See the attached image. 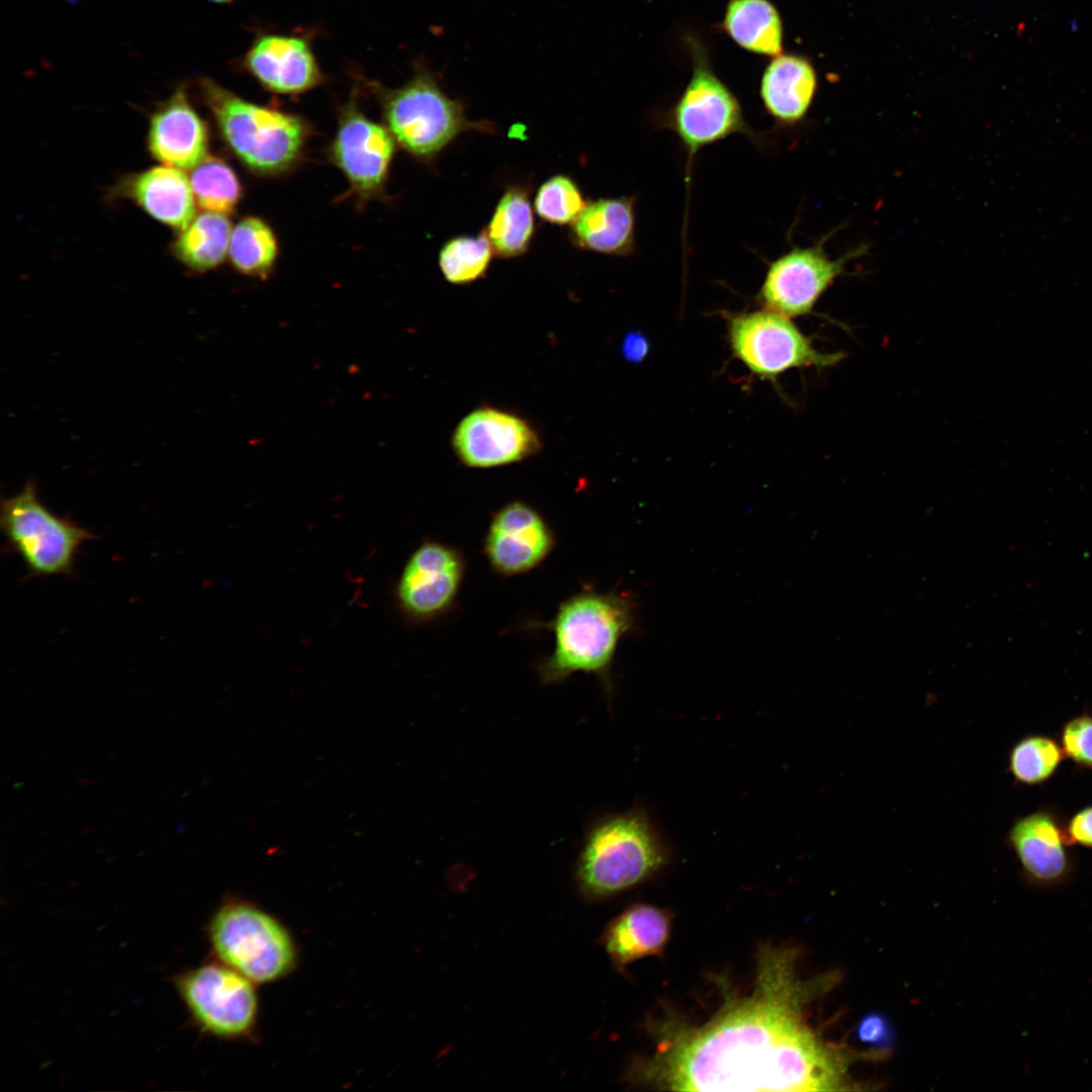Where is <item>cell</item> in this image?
Listing matches in <instances>:
<instances>
[{"mask_svg": "<svg viewBox=\"0 0 1092 1092\" xmlns=\"http://www.w3.org/2000/svg\"><path fill=\"white\" fill-rule=\"evenodd\" d=\"M811 988L796 978L794 953L762 948L753 993L702 1027L670 1032L642 1076L676 1091L834 1089L838 1060L802 1017Z\"/></svg>", "mask_w": 1092, "mask_h": 1092, "instance_id": "1", "label": "cell"}, {"mask_svg": "<svg viewBox=\"0 0 1092 1092\" xmlns=\"http://www.w3.org/2000/svg\"><path fill=\"white\" fill-rule=\"evenodd\" d=\"M636 622L637 606L628 594L588 589L572 596L548 624L555 644L538 666L540 679L551 685L582 671L598 676L610 691L617 647Z\"/></svg>", "mask_w": 1092, "mask_h": 1092, "instance_id": "2", "label": "cell"}, {"mask_svg": "<svg viewBox=\"0 0 1092 1092\" xmlns=\"http://www.w3.org/2000/svg\"><path fill=\"white\" fill-rule=\"evenodd\" d=\"M669 853L646 811L640 807L603 818L586 834L575 878L588 898H603L645 881Z\"/></svg>", "mask_w": 1092, "mask_h": 1092, "instance_id": "3", "label": "cell"}, {"mask_svg": "<svg viewBox=\"0 0 1092 1092\" xmlns=\"http://www.w3.org/2000/svg\"><path fill=\"white\" fill-rule=\"evenodd\" d=\"M199 87L221 135L247 167L275 174L297 161L306 140L299 117L248 102L210 79H201Z\"/></svg>", "mask_w": 1092, "mask_h": 1092, "instance_id": "4", "label": "cell"}, {"mask_svg": "<svg viewBox=\"0 0 1092 1092\" xmlns=\"http://www.w3.org/2000/svg\"><path fill=\"white\" fill-rule=\"evenodd\" d=\"M682 40L690 55L692 75L662 121L685 148L687 171H690L702 148L734 133L754 138L738 98L716 74L703 39L695 33H686Z\"/></svg>", "mask_w": 1092, "mask_h": 1092, "instance_id": "5", "label": "cell"}, {"mask_svg": "<svg viewBox=\"0 0 1092 1092\" xmlns=\"http://www.w3.org/2000/svg\"><path fill=\"white\" fill-rule=\"evenodd\" d=\"M383 115L394 141L422 160L435 158L463 131H493L488 121L469 120L464 105L450 98L435 75L423 67L384 96Z\"/></svg>", "mask_w": 1092, "mask_h": 1092, "instance_id": "6", "label": "cell"}, {"mask_svg": "<svg viewBox=\"0 0 1092 1092\" xmlns=\"http://www.w3.org/2000/svg\"><path fill=\"white\" fill-rule=\"evenodd\" d=\"M0 518L9 550L22 559L31 576L72 575L81 547L95 539L88 529L51 512L32 481L3 499Z\"/></svg>", "mask_w": 1092, "mask_h": 1092, "instance_id": "7", "label": "cell"}, {"mask_svg": "<svg viewBox=\"0 0 1092 1092\" xmlns=\"http://www.w3.org/2000/svg\"><path fill=\"white\" fill-rule=\"evenodd\" d=\"M209 937L220 961L252 982L276 980L294 963V946L285 928L245 903H228L218 909Z\"/></svg>", "mask_w": 1092, "mask_h": 1092, "instance_id": "8", "label": "cell"}, {"mask_svg": "<svg viewBox=\"0 0 1092 1092\" xmlns=\"http://www.w3.org/2000/svg\"><path fill=\"white\" fill-rule=\"evenodd\" d=\"M727 332L733 356L762 379L774 381L795 368H828L845 356L818 351L792 318L764 308L729 315Z\"/></svg>", "mask_w": 1092, "mask_h": 1092, "instance_id": "9", "label": "cell"}, {"mask_svg": "<svg viewBox=\"0 0 1092 1092\" xmlns=\"http://www.w3.org/2000/svg\"><path fill=\"white\" fill-rule=\"evenodd\" d=\"M829 236L812 247L793 248L769 264L756 296L764 309L789 318L810 313L846 263L866 251L861 246L832 260L824 251Z\"/></svg>", "mask_w": 1092, "mask_h": 1092, "instance_id": "10", "label": "cell"}, {"mask_svg": "<svg viewBox=\"0 0 1092 1092\" xmlns=\"http://www.w3.org/2000/svg\"><path fill=\"white\" fill-rule=\"evenodd\" d=\"M251 982L225 964H205L180 976L177 987L202 1029L236 1037L247 1033L256 1019L257 997Z\"/></svg>", "mask_w": 1092, "mask_h": 1092, "instance_id": "11", "label": "cell"}, {"mask_svg": "<svg viewBox=\"0 0 1092 1092\" xmlns=\"http://www.w3.org/2000/svg\"><path fill=\"white\" fill-rule=\"evenodd\" d=\"M452 445L464 465L490 468L534 455L540 450L541 441L524 419L497 408L480 407L458 424Z\"/></svg>", "mask_w": 1092, "mask_h": 1092, "instance_id": "12", "label": "cell"}, {"mask_svg": "<svg viewBox=\"0 0 1092 1092\" xmlns=\"http://www.w3.org/2000/svg\"><path fill=\"white\" fill-rule=\"evenodd\" d=\"M463 575V558L456 549L425 542L413 552L400 574L396 589L399 606L414 619L435 618L453 605Z\"/></svg>", "mask_w": 1092, "mask_h": 1092, "instance_id": "13", "label": "cell"}, {"mask_svg": "<svg viewBox=\"0 0 1092 1092\" xmlns=\"http://www.w3.org/2000/svg\"><path fill=\"white\" fill-rule=\"evenodd\" d=\"M394 150L395 141L386 127L355 106L344 111L332 145V159L358 196L367 198L380 192Z\"/></svg>", "mask_w": 1092, "mask_h": 1092, "instance_id": "14", "label": "cell"}, {"mask_svg": "<svg viewBox=\"0 0 1092 1092\" xmlns=\"http://www.w3.org/2000/svg\"><path fill=\"white\" fill-rule=\"evenodd\" d=\"M554 544V534L544 518L529 505L513 502L492 517L484 551L494 571L511 576L538 566Z\"/></svg>", "mask_w": 1092, "mask_h": 1092, "instance_id": "15", "label": "cell"}, {"mask_svg": "<svg viewBox=\"0 0 1092 1092\" xmlns=\"http://www.w3.org/2000/svg\"><path fill=\"white\" fill-rule=\"evenodd\" d=\"M1006 841L1025 880L1034 887L1059 886L1073 873L1074 859L1065 826L1051 809H1038L1017 818Z\"/></svg>", "mask_w": 1092, "mask_h": 1092, "instance_id": "16", "label": "cell"}, {"mask_svg": "<svg viewBox=\"0 0 1092 1092\" xmlns=\"http://www.w3.org/2000/svg\"><path fill=\"white\" fill-rule=\"evenodd\" d=\"M207 147L206 125L179 87L151 117L150 151L167 166L192 169L206 158Z\"/></svg>", "mask_w": 1092, "mask_h": 1092, "instance_id": "17", "label": "cell"}, {"mask_svg": "<svg viewBox=\"0 0 1092 1092\" xmlns=\"http://www.w3.org/2000/svg\"><path fill=\"white\" fill-rule=\"evenodd\" d=\"M249 72L267 89L298 94L322 81V73L307 42L285 35H264L245 58Z\"/></svg>", "mask_w": 1092, "mask_h": 1092, "instance_id": "18", "label": "cell"}, {"mask_svg": "<svg viewBox=\"0 0 1092 1092\" xmlns=\"http://www.w3.org/2000/svg\"><path fill=\"white\" fill-rule=\"evenodd\" d=\"M817 91V75L809 60L781 54L766 64L759 95L766 112L781 125H795L807 115Z\"/></svg>", "mask_w": 1092, "mask_h": 1092, "instance_id": "19", "label": "cell"}, {"mask_svg": "<svg viewBox=\"0 0 1092 1092\" xmlns=\"http://www.w3.org/2000/svg\"><path fill=\"white\" fill-rule=\"evenodd\" d=\"M635 196L587 202L570 224L571 242L600 254L625 257L635 250Z\"/></svg>", "mask_w": 1092, "mask_h": 1092, "instance_id": "20", "label": "cell"}, {"mask_svg": "<svg viewBox=\"0 0 1092 1092\" xmlns=\"http://www.w3.org/2000/svg\"><path fill=\"white\" fill-rule=\"evenodd\" d=\"M127 193L150 215L161 222L184 230L194 218V195L190 179L181 169L159 166L132 177Z\"/></svg>", "mask_w": 1092, "mask_h": 1092, "instance_id": "21", "label": "cell"}, {"mask_svg": "<svg viewBox=\"0 0 1092 1092\" xmlns=\"http://www.w3.org/2000/svg\"><path fill=\"white\" fill-rule=\"evenodd\" d=\"M670 931L669 916L661 909L637 904L612 922L604 936L608 954L619 968L659 953Z\"/></svg>", "mask_w": 1092, "mask_h": 1092, "instance_id": "22", "label": "cell"}, {"mask_svg": "<svg viewBox=\"0 0 1092 1092\" xmlns=\"http://www.w3.org/2000/svg\"><path fill=\"white\" fill-rule=\"evenodd\" d=\"M716 28L748 53L767 58L783 53V20L770 0H728Z\"/></svg>", "mask_w": 1092, "mask_h": 1092, "instance_id": "23", "label": "cell"}, {"mask_svg": "<svg viewBox=\"0 0 1092 1092\" xmlns=\"http://www.w3.org/2000/svg\"><path fill=\"white\" fill-rule=\"evenodd\" d=\"M483 233L499 258H514L527 252L535 233V220L525 187L507 189Z\"/></svg>", "mask_w": 1092, "mask_h": 1092, "instance_id": "24", "label": "cell"}, {"mask_svg": "<svg viewBox=\"0 0 1092 1092\" xmlns=\"http://www.w3.org/2000/svg\"><path fill=\"white\" fill-rule=\"evenodd\" d=\"M232 224L225 214L209 212L196 216L173 244L175 256L187 267L206 271L219 265L229 253Z\"/></svg>", "mask_w": 1092, "mask_h": 1092, "instance_id": "25", "label": "cell"}, {"mask_svg": "<svg viewBox=\"0 0 1092 1092\" xmlns=\"http://www.w3.org/2000/svg\"><path fill=\"white\" fill-rule=\"evenodd\" d=\"M278 253L276 237L261 218L248 216L232 231L230 260L245 275L266 278Z\"/></svg>", "mask_w": 1092, "mask_h": 1092, "instance_id": "26", "label": "cell"}, {"mask_svg": "<svg viewBox=\"0 0 1092 1092\" xmlns=\"http://www.w3.org/2000/svg\"><path fill=\"white\" fill-rule=\"evenodd\" d=\"M195 201L203 210L228 214L242 196L241 183L233 169L221 159L205 158L190 177Z\"/></svg>", "mask_w": 1092, "mask_h": 1092, "instance_id": "27", "label": "cell"}, {"mask_svg": "<svg viewBox=\"0 0 1092 1092\" xmlns=\"http://www.w3.org/2000/svg\"><path fill=\"white\" fill-rule=\"evenodd\" d=\"M1065 754L1059 743L1045 735L1021 738L1009 752L1008 768L1013 779L1025 786H1036L1051 779Z\"/></svg>", "mask_w": 1092, "mask_h": 1092, "instance_id": "28", "label": "cell"}, {"mask_svg": "<svg viewBox=\"0 0 1092 1092\" xmlns=\"http://www.w3.org/2000/svg\"><path fill=\"white\" fill-rule=\"evenodd\" d=\"M492 255V248L483 232L478 237H456L441 249L439 266L448 282L467 284L485 274Z\"/></svg>", "mask_w": 1092, "mask_h": 1092, "instance_id": "29", "label": "cell"}, {"mask_svg": "<svg viewBox=\"0 0 1092 1092\" xmlns=\"http://www.w3.org/2000/svg\"><path fill=\"white\" fill-rule=\"evenodd\" d=\"M587 202L577 184L566 175H555L538 189L534 200L537 214L554 224H571Z\"/></svg>", "mask_w": 1092, "mask_h": 1092, "instance_id": "30", "label": "cell"}, {"mask_svg": "<svg viewBox=\"0 0 1092 1092\" xmlns=\"http://www.w3.org/2000/svg\"><path fill=\"white\" fill-rule=\"evenodd\" d=\"M1061 747L1075 764L1092 769V715H1078L1063 726Z\"/></svg>", "mask_w": 1092, "mask_h": 1092, "instance_id": "31", "label": "cell"}, {"mask_svg": "<svg viewBox=\"0 0 1092 1092\" xmlns=\"http://www.w3.org/2000/svg\"><path fill=\"white\" fill-rule=\"evenodd\" d=\"M1070 844L1092 848V805L1076 812L1065 826Z\"/></svg>", "mask_w": 1092, "mask_h": 1092, "instance_id": "32", "label": "cell"}, {"mask_svg": "<svg viewBox=\"0 0 1092 1092\" xmlns=\"http://www.w3.org/2000/svg\"><path fill=\"white\" fill-rule=\"evenodd\" d=\"M858 1038L867 1044L882 1046L890 1041L891 1029L889 1022L881 1015H867L857 1026Z\"/></svg>", "mask_w": 1092, "mask_h": 1092, "instance_id": "33", "label": "cell"}, {"mask_svg": "<svg viewBox=\"0 0 1092 1092\" xmlns=\"http://www.w3.org/2000/svg\"><path fill=\"white\" fill-rule=\"evenodd\" d=\"M648 341L640 333L632 332L626 336L623 342V355L630 362L642 361L648 353Z\"/></svg>", "mask_w": 1092, "mask_h": 1092, "instance_id": "34", "label": "cell"}, {"mask_svg": "<svg viewBox=\"0 0 1092 1092\" xmlns=\"http://www.w3.org/2000/svg\"><path fill=\"white\" fill-rule=\"evenodd\" d=\"M208 1L216 3V4H226V3L232 2L233 0H208Z\"/></svg>", "mask_w": 1092, "mask_h": 1092, "instance_id": "35", "label": "cell"}]
</instances>
